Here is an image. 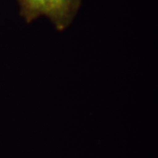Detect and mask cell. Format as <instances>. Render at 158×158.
Listing matches in <instances>:
<instances>
[{
	"mask_svg": "<svg viewBox=\"0 0 158 158\" xmlns=\"http://www.w3.org/2000/svg\"><path fill=\"white\" fill-rule=\"evenodd\" d=\"M19 13L26 23L46 18L59 31H64L73 23L82 0H17Z\"/></svg>",
	"mask_w": 158,
	"mask_h": 158,
	"instance_id": "6da1fadb",
	"label": "cell"
}]
</instances>
